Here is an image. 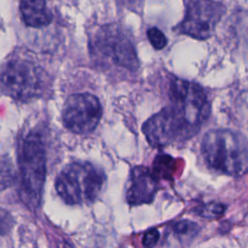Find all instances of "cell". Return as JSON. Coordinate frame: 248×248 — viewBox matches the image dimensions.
Returning a JSON list of instances; mask_svg holds the SVG:
<instances>
[{
    "mask_svg": "<svg viewBox=\"0 0 248 248\" xmlns=\"http://www.w3.org/2000/svg\"><path fill=\"white\" fill-rule=\"evenodd\" d=\"M105 182L106 174L101 168L89 162H73L56 176L55 189L65 203L82 205L99 197Z\"/></svg>",
    "mask_w": 248,
    "mask_h": 248,
    "instance_id": "cell-3",
    "label": "cell"
},
{
    "mask_svg": "<svg viewBox=\"0 0 248 248\" xmlns=\"http://www.w3.org/2000/svg\"><path fill=\"white\" fill-rule=\"evenodd\" d=\"M19 10L24 23L32 28L45 27L53 18L46 0H20Z\"/></svg>",
    "mask_w": 248,
    "mask_h": 248,
    "instance_id": "cell-11",
    "label": "cell"
},
{
    "mask_svg": "<svg viewBox=\"0 0 248 248\" xmlns=\"http://www.w3.org/2000/svg\"><path fill=\"white\" fill-rule=\"evenodd\" d=\"M15 225L13 215L6 209L0 207V236L8 234Z\"/></svg>",
    "mask_w": 248,
    "mask_h": 248,
    "instance_id": "cell-16",
    "label": "cell"
},
{
    "mask_svg": "<svg viewBox=\"0 0 248 248\" xmlns=\"http://www.w3.org/2000/svg\"><path fill=\"white\" fill-rule=\"evenodd\" d=\"M201 149L205 164L217 172L240 176L247 170V141L239 133L227 129L211 130L204 135Z\"/></svg>",
    "mask_w": 248,
    "mask_h": 248,
    "instance_id": "cell-1",
    "label": "cell"
},
{
    "mask_svg": "<svg viewBox=\"0 0 248 248\" xmlns=\"http://www.w3.org/2000/svg\"><path fill=\"white\" fill-rule=\"evenodd\" d=\"M158 188L159 178L152 170L143 166H137L130 174L126 201L130 205L150 203L154 200Z\"/></svg>",
    "mask_w": 248,
    "mask_h": 248,
    "instance_id": "cell-10",
    "label": "cell"
},
{
    "mask_svg": "<svg viewBox=\"0 0 248 248\" xmlns=\"http://www.w3.org/2000/svg\"><path fill=\"white\" fill-rule=\"evenodd\" d=\"M146 34H147L150 44L152 45V46L155 49L159 50V49L164 48L167 46V44H168L167 37L159 28L151 27L147 30Z\"/></svg>",
    "mask_w": 248,
    "mask_h": 248,
    "instance_id": "cell-15",
    "label": "cell"
},
{
    "mask_svg": "<svg viewBox=\"0 0 248 248\" xmlns=\"http://www.w3.org/2000/svg\"><path fill=\"white\" fill-rule=\"evenodd\" d=\"M172 158L169 155H159L153 163L152 171L160 178H170L171 174Z\"/></svg>",
    "mask_w": 248,
    "mask_h": 248,
    "instance_id": "cell-12",
    "label": "cell"
},
{
    "mask_svg": "<svg viewBox=\"0 0 248 248\" xmlns=\"http://www.w3.org/2000/svg\"><path fill=\"white\" fill-rule=\"evenodd\" d=\"M170 103L182 108L200 128L210 113V105L203 88L198 83L174 78L169 86Z\"/></svg>",
    "mask_w": 248,
    "mask_h": 248,
    "instance_id": "cell-9",
    "label": "cell"
},
{
    "mask_svg": "<svg viewBox=\"0 0 248 248\" xmlns=\"http://www.w3.org/2000/svg\"><path fill=\"white\" fill-rule=\"evenodd\" d=\"M226 12V7L216 0H188L185 16L178 31L197 40H206Z\"/></svg>",
    "mask_w": 248,
    "mask_h": 248,
    "instance_id": "cell-7",
    "label": "cell"
},
{
    "mask_svg": "<svg viewBox=\"0 0 248 248\" xmlns=\"http://www.w3.org/2000/svg\"><path fill=\"white\" fill-rule=\"evenodd\" d=\"M89 49L94 60L103 66L128 72H135L140 67L132 40L116 23L105 24L97 29L89 41Z\"/></svg>",
    "mask_w": 248,
    "mask_h": 248,
    "instance_id": "cell-4",
    "label": "cell"
},
{
    "mask_svg": "<svg viewBox=\"0 0 248 248\" xmlns=\"http://www.w3.org/2000/svg\"><path fill=\"white\" fill-rule=\"evenodd\" d=\"M19 197L31 209L40 206L46 174V154L42 136L29 132L21 140L17 152Z\"/></svg>",
    "mask_w": 248,
    "mask_h": 248,
    "instance_id": "cell-2",
    "label": "cell"
},
{
    "mask_svg": "<svg viewBox=\"0 0 248 248\" xmlns=\"http://www.w3.org/2000/svg\"><path fill=\"white\" fill-rule=\"evenodd\" d=\"M103 114L98 98L90 93L69 96L62 109L64 126L74 134L87 135L95 130Z\"/></svg>",
    "mask_w": 248,
    "mask_h": 248,
    "instance_id": "cell-8",
    "label": "cell"
},
{
    "mask_svg": "<svg viewBox=\"0 0 248 248\" xmlns=\"http://www.w3.org/2000/svg\"><path fill=\"white\" fill-rule=\"evenodd\" d=\"M47 76L30 60L13 58L0 65V91L18 101L40 98L46 90Z\"/></svg>",
    "mask_w": 248,
    "mask_h": 248,
    "instance_id": "cell-5",
    "label": "cell"
},
{
    "mask_svg": "<svg viewBox=\"0 0 248 248\" xmlns=\"http://www.w3.org/2000/svg\"><path fill=\"white\" fill-rule=\"evenodd\" d=\"M226 210V206L222 203L210 202L201 206L198 210V214L204 218H216L221 216Z\"/></svg>",
    "mask_w": 248,
    "mask_h": 248,
    "instance_id": "cell-14",
    "label": "cell"
},
{
    "mask_svg": "<svg viewBox=\"0 0 248 248\" xmlns=\"http://www.w3.org/2000/svg\"><path fill=\"white\" fill-rule=\"evenodd\" d=\"M200 130L179 107L170 104L153 114L142 125V133L153 147L183 142Z\"/></svg>",
    "mask_w": 248,
    "mask_h": 248,
    "instance_id": "cell-6",
    "label": "cell"
},
{
    "mask_svg": "<svg viewBox=\"0 0 248 248\" xmlns=\"http://www.w3.org/2000/svg\"><path fill=\"white\" fill-rule=\"evenodd\" d=\"M159 237H160V233L157 230L153 229V230H150L148 232H146L144 233V235L142 236V244L144 247L146 248H152L153 246L156 245L157 241L159 240Z\"/></svg>",
    "mask_w": 248,
    "mask_h": 248,
    "instance_id": "cell-18",
    "label": "cell"
},
{
    "mask_svg": "<svg viewBox=\"0 0 248 248\" xmlns=\"http://www.w3.org/2000/svg\"><path fill=\"white\" fill-rule=\"evenodd\" d=\"M15 179L14 168L8 158L0 156V192L8 188Z\"/></svg>",
    "mask_w": 248,
    "mask_h": 248,
    "instance_id": "cell-13",
    "label": "cell"
},
{
    "mask_svg": "<svg viewBox=\"0 0 248 248\" xmlns=\"http://www.w3.org/2000/svg\"><path fill=\"white\" fill-rule=\"evenodd\" d=\"M173 231L178 235H187L193 236L199 231V227L190 221H181L174 225Z\"/></svg>",
    "mask_w": 248,
    "mask_h": 248,
    "instance_id": "cell-17",
    "label": "cell"
}]
</instances>
